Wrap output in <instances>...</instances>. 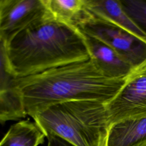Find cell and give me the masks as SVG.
<instances>
[{"label":"cell","instance_id":"3957f363","mask_svg":"<svg viewBox=\"0 0 146 146\" xmlns=\"http://www.w3.org/2000/svg\"><path fill=\"white\" fill-rule=\"evenodd\" d=\"M31 117L46 137L57 136L74 146H106L109 128L105 105L102 103L60 102Z\"/></svg>","mask_w":146,"mask_h":146},{"label":"cell","instance_id":"5b68a950","mask_svg":"<svg viewBox=\"0 0 146 146\" xmlns=\"http://www.w3.org/2000/svg\"><path fill=\"white\" fill-rule=\"evenodd\" d=\"M86 35L108 46L132 66L146 59V44L122 30L92 19L78 27Z\"/></svg>","mask_w":146,"mask_h":146},{"label":"cell","instance_id":"30bf717a","mask_svg":"<svg viewBox=\"0 0 146 146\" xmlns=\"http://www.w3.org/2000/svg\"><path fill=\"white\" fill-rule=\"evenodd\" d=\"M106 146H146V116L112 125L108 133Z\"/></svg>","mask_w":146,"mask_h":146},{"label":"cell","instance_id":"ba28073f","mask_svg":"<svg viewBox=\"0 0 146 146\" xmlns=\"http://www.w3.org/2000/svg\"><path fill=\"white\" fill-rule=\"evenodd\" d=\"M15 78L7 70L4 43L0 42V123L18 120L27 116Z\"/></svg>","mask_w":146,"mask_h":146},{"label":"cell","instance_id":"9c48e42d","mask_svg":"<svg viewBox=\"0 0 146 146\" xmlns=\"http://www.w3.org/2000/svg\"><path fill=\"white\" fill-rule=\"evenodd\" d=\"M84 35L90 58L106 75L123 79L128 75L133 66L108 46Z\"/></svg>","mask_w":146,"mask_h":146},{"label":"cell","instance_id":"277c9868","mask_svg":"<svg viewBox=\"0 0 146 146\" xmlns=\"http://www.w3.org/2000/svg\"><path fill=\"white\" fill-rule=\"evenodd\" d=\"M105 108L109 129L122 121L146 116V59L132 68Z\"/></svg>","mask_w":146,"mask_h":146},{"label":"cell","instance_id":"4fadbf2b","mask_svg":"<svg viewBox=\"0 0 146 146\" xmlns=\"http://www.w3.org/2000/svg\"><path fill=\"white\" fill-rule=\"evenodd\" d=\"M125 12L144 30L146 31V1H120Z\"/></svg>","mask_w":146,"mask_h":146},{"label":"cell","instance_id":"52a82bcc","mask_svg":"<svg viewBox=\"0 0 146 146\" xmlns=\"http://www.w3.org/2000/svg\"><path fill=\"white\" fill-rule=\"evenodd\" d=\"M91 18L122 30L146 44V31L124 10L120 0H85Z\"/></svg>","mask_w":146,"mask_h":146},{"label":"cell","instance_id":"8fae6325","mask_svg":"<svg viewBox=\"0 0 146 146\" xmlns=\"http://www.w3.org/2000/svg\"><path fill=\"white\" fill-rule=\"evenodd\" d=\"M43 2L52 18L70 26L78 28L90 18L85 0H43Z\"/></svg>","mask_w":146,"mask_h":146},{"label":"cell","instance_id":"5bb4252c","mask_svg":"<svg viewBox=\"0 0 146 146\" xmlns=\"http://www.w3.org/2000/svg\"><path fill=\"white\" fill-rule=\"evenodd\" d=\"M48 140L47 146H74L63 139L55 136L47 137Z\"/></svg>","mask_w":146,"mask_h":146},{"label":"cell","instance_id":"7c38bea8","mask_svg":"<svg viewBox=\"0 0 146 146\" xmlns=\"http://www.w3.org/2000/svg\"><path fill=\"white\" fill-rule=\"evenodd\" d=\"M45 135L36 124L29 120L13 124L0 141V146H38Z\"/></svg>","mask_w":146,"mask_h":146},{"label":"cell","instance_id":"8992f818","mask_svg":"<svg viewBox=\"0 0 146 146\" xmlns=\"http://www.w3.org/2000/svg\"><path fill=\"white\" fill-rule=\"evenodd\" d=\"M47 13L43 0H0V42L7 43Z\"/></svg>","mask_w":146,"mask_h":146},{"label":"cell","instance_id":"6da1fadb","mask_svg":"<svg viewBox=\"0 0 146 146\" xmlns=\"http://www.w3.org/2000/svg\"><path fill=\"white\" fill-rule=\"evenodd\" d=\"M124 78L106 75L90 58L15 78V82L26 113L31 117L51 105L63 102L86 100L106 105L119 91Z\"/></svg>","mask_w":146,"mask_h":146},{"label":"cell","instance_id":"7a4b0ae2","mask_svg":"<svg viewBox=\"0 0 146 146\" xmlns=\"http://www.w3.org/2000/svg\"><path fill=\"white\" fill-rule=\"evenodd\" d=\"M8 71L19 78L90 58L78 29L47 14L4 44Z\"/></svg>","mask_w":146,"mask_h":146}]
</instances>
